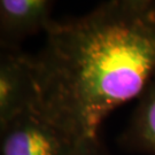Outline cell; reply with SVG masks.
Listing matches in <instances>:
<instances>
[{"label": "cell", "mask_w": 155, "mask_h": 155, "mask_svg": "<svg viewBox=\"0 0 155 155\" xmlns=\"http://www.w3.org/2000/svg\"><path fill=\"white\" fill-rule=\"evenodd\" d=\"M44 32L31 55L35 110L75 144L99 137L106 118L155 76V0H107L52 20Z\"/></svg>", "instance_id": "obj_1"}, {"label": "cell", "mask_w": 155, "mask_h": 155, "mask_svg": "<svg viewBox=\"0 0 155 155\" xmlns=\"http://www.w3.org/2000/svg\"><path fill=\"white\" fill-rule=\"evenodd\" d=\"M76 145L36 110L0 129V155H70Z\"/></svg>", "instance_id": "obj_2"}, {"label": "cell", "mask_w": 155, "mask_h": 155, "mask_svg": "<svg viewBox=\"0 0 155 155\" xmlns=\"http://www.w3.org/2000/svg\"><path fill=\"white\" fill-rule=\"evenodd\" d=\"M36 85L32 56L18 46H1L0 52V129L35 110Z\"/></svg>", "instance_id": "obj_3"}, {"label": "cell", "mask_w": 155, "mask_h": 155, "mask_svg": "<svg viewBox=\"0 0 155 155\" xmlns=\"http://www.w3.org/2000/svg\"><path fill=\"white\" fill-rule=\"evenodd\" d=\"M53 0H0L1 46H18V41L45 31L52 21Z\"/></svg>", "instance_id": "obj_4"}, {"label": "cell", "mask_w": 155, "mask_h": 155, "mask_svg": "<svg viewBox=\"0 0 155 155\" xmlns=\"http://www.w3.org/2000/svg\"><path fill=\"white\" fill-rule=\"evenodd\" d=\"M118 144L130 153L155 155V76L137 99Z\"/></svg>", "instance_id": "obj_5"}, {"label": "cell", "mask_w": 155, "mask_h": 155, "mask_svg": "<svg viewBox=\"0 0 155 155\" xmlns=\"http://www.w3.org/2000/svg\"><path fill=\"white\" fill-rule=\"evenodd\" d=\"M70 155H109L99 137L86 139L78 143Z\"/></svg>", "instance_id": "obj_6"}, {"label": "cell", "mask_w": 155, "mask_h": 155, "mask_svg": "<svg viewBox=\"0 0 155 155\" xmlns=\"http://www.w3.org/2000/svg\"><path fill=\"white\" fill-rule=\"evenodd\" d=\"M138 1H147V0H138Z\"/></svg>", "instance_id": "obj_7"}]
</instances>
